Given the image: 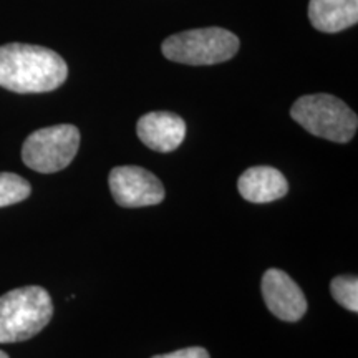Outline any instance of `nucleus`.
Wrapping results in <instances>:
<instances>
[{
	"instance_id": "nucleus-1",
	"label": "nucleus",
	"mask_w": 358,
	"mask_h": 358,
	"mask_svg": "<svg viewBox=\"0 0 358 358\" xmlns=\"http://www.w3.org/2000/svg\"><path fill=\"white\" fill-rule=\"evenodd\" d=\"M69 66L50 48L29 43L0 47V87L13 93H47L65 83Z\"/></svg>"
},
{
	"instance_id": "nucleus-2",
	"label": "nucleus",
	"mask_w": 358,
	"mask_h": 358,
	"mask_svg": "<svg viewBox=\"0 0 358 358\" xmlns=\"http://www.w3.org/2000/svg\"><path fill=\"white\" fill-rule=\"evenodd\" d=\"M53 317L50 294L38 285L13 289L0 297V343L24 342L42 332Z\"/></svg>"
},
{
	"instance_id": "nucleus-3",
	"label": "nucleus",
	"mask_w": 358,
	"mask_h": 358,
	"mask_svg": "<svg viewBox=\"0 0 358 358\" xmlns=\"http://www.w3.org/2000/svg\"><path fill=\"white\" fill-rule=\"evenodd\" d=\"M290 116L313 136L334 143H348L355 136V111L337 96L317 93L301 96L290 108Z\"/></svg>"
},
{
	"instance_id": "nucleus-4",
	"label": "nucleus",
	"mask_w": 358,
	"mask_h": 358,
	"mask_svg": "<svg viewBox=\"0 0 358 358\" xmlns=\"http://www.w3.org/2000/svg\"><path fill=\"white\" fill-rule=\"evenodd\" d=\"M163 55L185 65H216L231 60L239 50V38L219 27L171 35L161 45Z\"/></svg>"
},
{
	"instance_id": "nucleus-5",
	"label": "nucleus",
	"mask_w": 358,
	"mask_h": 358,
	"mask_svg": "<svg viewBox=\"0 0 358 358\" xmlns=\"http://www.w3.org/2000/svg\"><path fill=\"white\" fill-rule=\"evenodd\" d=\"M78 146V128L73 124H57L30 134L22 146V159L37 173H58L73 161Z\"/></svg>"
},
{
	"instance_id": "nucleus-6",
	"label": "nucleus",
	"mask_w": 358,
	"mask_h": 358,
	"mask_svg": "<svg viewBox=\"0 0 358 358\" xmlns=\"http://www.w3.org/2000/svg\"><path fill=\"white\" fill-rule=\"evenodd\" d=\"M110 191L123 208L156 206L164 199V186L153 173L140 166H118L111 169Z\"/></svg>"
},
{
	"instance_id": "nucleus-7",
	"label": "nucleus",
	"mask_w": 358,
	"mask_h": 358,
	"mask_svg": "<svg viewBox=\"0 0 358 358\" xmlns=\"http://www.w3.org/2000/svg\"><path fill=\"white\" fill-rule=\"evenodd\" d=\"M262 297L271 313L284 322H299L307 312V299L302 289L280 268L266 271Z\"/></svg>"
},
{
	"instance_id": "nucleus-8",
	"label": "nucleus",
	"mask_w": 358,
	"mask_h": 358,
	"mask_svg": "<svg viewBox=\"0 0 358 358\" xmlns=\"http://www.w3.org/2000/svg\"><path fill=\"white\" fill-rule=\"evenodd\" d=\"M136 133L150 150L171 153L185 141L186 123L169 111H153L138 120Z\"/></svg>"
},
{
	"instance_id": "nucleus-9",
	"label": "nucleus",
	"mask_w": 358,
	"mask_h": 358,
	"mask_svg": "<svg viewBox=\"0 0 358 358\" xmlns=\"http://www.w3.org/2000/svg\"><path fill=\"white\" fill-rule=\"evenodd\" d=\"M237 189L249 203L266 204L284 198L289 192V182L279 169L254 166L241 174Z\"/></svg>"
},
{
	"instance_id": "nucleus-10",
	"label": "nucleus",
	"mask_w": 358,
	"mask_h": 358,
	"mask_svg": "<svg viewBox=\"0 0 358 358\" xmlns=\"http://www.w3.org/2000/svg\"><path fill=\"white\" fill-rule=\"evenodd\" d=\"M308 20L320 32H342L358 22V0H310Z\"/></svg>"
},
{
	"instance_id": "nucleus-11",
	"label": "nucleus",
	"mask_w": 358,
	"mask_h": 358,
	"mask_svg": "<svg viewBox=\"0 0 358 358\" xmlns=\"http://www.w3.org/2000/svg\"><path fill=\"white\" fill-rule=\"evenodd\" d=\"M32 192L30 182L19 174L0 173V208L25 201Z\"/></svg>"
},
{
	"instance_id": "nucleus-12",
	"label": "nucleus",
	"mask_w": 358,
	"mask_h": 358,
	"mask_svg": "<svg viewBox=\"0 0 358 358\" xmlns=\"http://www.w3.org/2000/svg\"><path fill=\"white\" fill-rule=\"evenodd\" d=\"M330 292L340 306L353 313L358 312V279L355 275H338L330 282Z\"/></svg>"
},
{
	"instance_id": "nucleus-13",
	"label": "nucleus",
	"mask_w": 358,
	"mask_h": 358,
	"mask_svg": "<svg viewBox=\"0 0 358 358\" xmlns=\"http://www.w3.org/2000/svg\"><path fill=\"white\" fill-rule=\"evenodd\" d=\"M153 358H209V353L203 347H189L181 348L173 353H166V355H156Z\"/></svg>"
},
{
	"instance_id": "nucleus-14",
	"label": "nucleus",
	"mask_w": 358,
	"mask_h": 358,
	"mask_svg": "<svg viewBox=\"0 0 358 358\" xmlns=\"http://www.w3.org/2000/svg\"><path fill=\"white\" fill-rule=\"evenodd\" d=\"M0 358H8V355H7L6 352H2V350H0Z\"/></svg>"
}]
</instances>
